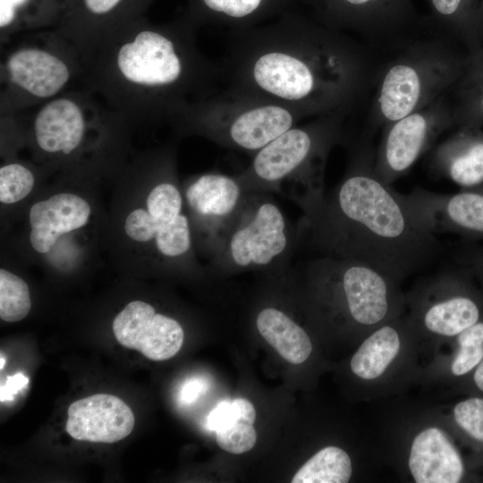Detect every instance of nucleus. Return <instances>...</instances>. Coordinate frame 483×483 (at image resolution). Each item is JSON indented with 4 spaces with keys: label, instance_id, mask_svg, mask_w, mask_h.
Masks as SVG:
<instances>
[{
    "label": "nucleus",
    "instance_id": "nucleus-40",
    "mask_svg": "<svg viewBox=\"0 0 483 483\" xmlns=\"http://www.w3.org/2000/svg\"><path fill=\"white\" fill-rule=\"evenodd\" d=\"M472 380L475 386L483 393V360L474 369Z\"/></svg>",
    "mask_w": 483,
    "mask_h": 483
},
{
    "label": "nucleus",
    "instance_id": "nucleus-1",
    "mask_svg": "<svg viewBox=\"0 0 483 483\" xmlns=\"http://www.w3.org/2000/svg\"><path fill=\"white\" fill-rule=\"evenodd\" d=\"M236 32L224 66L229 91L316 117L348 110L364 89L367 58L340 30L287 21Z\"/></svg>",
    "mask_w": 483,
    "mask_h": 483
},
{
    "label": "nucleus",
    "instance_id": "nucleus-12",
    "mask_svg": "<svg viewBox=\"0 0 483 483\" xmlns=\"http://www.w3.org/2000/svg\"><path fill=\"white\" fill-rule=\"evenodd\" d=\"M268 193H248L236 218L209 258L219 270H265L288 265L298 243Z\"/></svg>",
    "mask_w": 483,
    "mask_h": 483
},
{
    "label": "nucleus",
    "instance_id": "nucleus-11",
    "mask_svg": "<svg viewBox=\"0 0 483 483\" xmlns=\"http://www.w3.org/2000/svg\"><path fill=\"white\" fill-rule=\"evenodd\" d=\"M306 118L296 109L226 90L192 104L174 126L181 133L255 154Z\"/></svg>",
    "mask_w": 483,
    "mask_h": 483
},
{
    "label": "nucleus",
    "instance_id": "nucleus-30",
    "mask_svg": "<svg viewBox=\"0 0 483 483\" xmlns=\"http://www.w3.org/2000/svg\"><path fill=\"white\" fill-rule=\"evenodd\" d=\"M36 183L32 165L19 160L5 161L0 167V201L13 205L26 199Z\"/></svg>",
    "mask_w": 483,
    "mask_h": 483
},
{
    "label": "nucleus",
    "instance_id": "nucleus-24",
    "mask_svg": "<svg viewBox=\"0 0 483 483\" xmlns=\"http://www.w3.org/2000/svg\"><path fill=\"white\" fill-rule=\"evenodd\" d=\"M451 340L455 343L454 350L450 354L433 353L423 365L417 385L443 388L450 380L473 371L483 360V319L480 318Z\"/></svg>",
    "mask_w": 483,
    "mask_h": 483
},
{
    "label": "nucleus",
    "instance_id": "nucleus-20",
    "mask_svg": "<svg viewBox=\"0 0 483 483\" xmlns=\"http://www.w3.org/2000/svg\"><path fill=\"white\" fill-rule=\"evenodd\" d=\"M91 216L90 203L76 192L58 191L34 202L28 214L32 250L49 255L61 240L84 230Z\"/></svg>",
    "mask_w": 483,
    "mask_h": 483
},
{
    "label": "nucleus",
    "instance_id": "nucleus-5",
    "mask_svg": "<svg viewBox=\"0 0 483 483\" xmlns=\"http://www.w3.org/2000/svg\"><path fill=\"white\" fill-rule=\"evenodd\" d=\"M345 109L297 124L257 151L237 174L246 193L275 192L310 212L325 198V169L332 148L343 140Z\"/></svg>",
    "mask_w": 483,
    "mask_h": 483
},
{
    "label": "nucleus",
    "instance_id": "nucleus-4",
    "mask_svg": "<svg viewBox=\"0 0 483 483\" xmlns=\"http://www.w3.org/2000/svg\"><path fill=\"white\" fill-rule=\"evenodd\" d=\"M17 116L21 141L43 166L68 174L120 165L128 122L83 85Z\"/></svg>",
    "mask_w": 483,
    "mask_h": 483
},
{
    "label": "nucleus",
    "instance_id": "nucleus-6",
    "mask_svg": "<svg viewBox=\"0 0 483 483\" xmlns=\"http://www.w3.org/2000/svg\"><path fill=\"white\" fill-rule=\"evenodd\" d=\"M143 190L122 222L127 241L140 246L155 265L191 267L199 265L195 240L176 173L174 148L141 155L131 165Z\"/></svg>",
    "mask_w": 483,
    "mask_h": 483
},
{
    "label": "nucleus",
    "instance_id": "nucleus-26",
    "mask_svg": "<svg viewBox=\"0 0 483 483\" xmlns=\"http://www.w3.org/2000/svg\"><path fill=\"white\" fill-rule=\"evenodd\" d=\"M261 336L288 362L298 365L312 353V342L304 328L275 307L262 309L256 318Z\"/></svg>",
    "mask_w": 483,
    "mask_h": 483
},
{
    "label": "nucleus",
    "instance_id": "nucleus-27",
    "mask_svg": "<svg viewBox=\"0 0 483 483\" xmlns=\"http://www.w3.org/2000/svg\"><path fill=\"white\" fill-rule=\"evenodd\" d=\"M61 21L56 5L37 0H0V45L23 32L48 26L56 29Z\"/></svg>",
    "mask_w": 483,
    "mask_h": 483
},
{
    "label": "nucleus",
    "instance_id": "nucleus-36",
    "mask_svg": "<svg viewBox=\"0 0 483 483\" xmlns=\"http://www.w3.org/2000/svg\"><path fill=\"white\" fill-rule=\"evenodd\" d=\"M457 264L475 277L483 288V246H468L455 255Z\"/></svg>",
    "mask_w": 483,
    "mask_h": 483
},
{
    "label": "nucleus",
    "instance_id": "nucleus-18",
    "mask_svg": "<svg viewBox=\"0 0 483 483\" xmlns=\"http://www.w3.org/2000/svg\"><path fill=\"white\" fill-rule=\"evenodd\" d=\"M402 197L417 223L432 234L483 240V193L462 189L445 194L415 188Z\"/></svg>",
    "mask_w": 483,
    "mask_h": 483
},
{
    "label": "nucleus",
    "instance_id": "nucleus-7",
    "mask_svg": "<svg viewBox=\"0 0 483 483\" xmlns=\"http://www.w3.org/2000/svg\"><path fill=\"white\" fill-rule=\"evenodd\" d=\"M79 48L57 29L23 32L1 45L0 114H20L82 85Z\"/></svg>",
    "mask_w": 483,
    "mask_h": 483
},
{
    "label": "nucleus",
    "instance_id": "nucleus-8",
    "mask_svg": "<svg viewBox=\"0 0 483 483\" xmlns=\"http://www.w3.org/2000/svg\"><path fill=\"white\" fill-rule=\"evenodd\" d=\"M318 309L363 340L373 330L405 313L400 283L364 263L318 256L305 263Z\"/></svg>",
    "mask_w": 483,
    "mask_h": 483
},
{
    "label": "nucleus",
    "instance_id": "nucleus-16",
    "mask_svg": "<svg viewBox=\"0 0 483 483\" xmlns=\"http://www.w3.org/2000/svg\"><path fill=\"white\" fill-rule=\"evenodd\" d=\"M182 187L196 247L210 258L248 193L236 175L215 172L195 175Z\"/></svg>",
    "mask_w": 483,
    "mask_h": 483
},
{
    "label": "nucleus",
    "instance_id": "nucleus-38",
    "mask_svg": "<svg viewBox=\"0 0 483 483\" xmlns=\"http://www.w3.org/2000/svg\"><path fill=\"white\" fill-rule=\"evenodd\" d=\"M29 379L21 373L8 377L5 383L1 386V402L12 401L14 395L28 384Z\"/></svg>",
    "mask_w": 483,
    "mask_h": 483
},
{
    "label": "nucleus",
    "instance_id": "nucleus-34",
    "mask_svg": "<svg viewBox=\"0 0 483 483\" xmlns=\"http://www.w3.org/2000/svg\"><path fill=\"white\" fill-rule=\"evenodd\" d=\"M255 419L256 411L253 404L244 398H236L219 402L209 412L207 425L210 430L216 432L238 421L254 424Z\"/></svg>",
    "mask_w": 483,
    "mask_h": 483
},
{
    "label": "nucleus",
    "instance_id": "nucleus-39",
    "mask_svg": "<svg viewBox=\"0 0 483 483\" xmlns=\"http://www.w3.org/2000/svg\"><path fill=\"white\" fill-rule=\"evenodd\" d=\"M207 388L204 380H189L182 387L180 397L182 402L190 403L194 402Z\"/></svg>",
    "mask_w": 483,
    "mask_h": 483
},
{
    "label": "nucleus",
    "instance_id": "nucleus-3",
    "mask_svg": "<svg viewBox=\"0 0 483 483\" xmlns=\"http://www.w3.org/2000/svg\"><path fill=\"white\" fill-rule=\"evenodd\" d=\"M367 141L353 146L342 180L303 215L298 241L318 256L356 260L401 283L433 263L442 245L376 174Z\"/></svg>",
    "mask_w": 483,
    "mask_h": 483
},
{
    "label": "nucleus",
    "instance_id": "nucleus-13",
    "mask_svg": "<svg viewBox=\"0 0 483 483\" xmlns=\"http://www.w3.org/2000/svg\"><path fill=\"white\" fill-rule=\"evenodd\" d=\"M423 353L422 343L404 313L361 340L348 366L365 399L385 400L418 384Z\"/></svg>",
    "mask_w": 483,
    "mask_h": 483
},
{
    "label": "nucleus",
    "instance_id": "nucleus-21",
    "mask_svg": "<svg viewBox=\"0 0 483 483\" xmlns=\"http://www.w3.org/2000/svg\"><path fill=\"white\" fill-rule=\"evenodd\" d=\"M66 432L75 440L111 444L128 436L135 423L131 408L120 398L97 394L68 408Z\"/></svg>",
    "mask_w": 483,
    "mask_h": 483
},
{
    "label": "nucleus",
    "instance_id": "nucleus-19",
    "mask_svg": "<svg viewBox=\"0 0 483 483\" xmlns=\"http://www.w3.org/2000/svg\"><path fill=\"white\" fill-rule=\"evenodd\" d=\"M112 330L121 345L157 361L174 357L184 340L182 326L176 319L139 300L130 301L115 316Z\"/></svg>",
    "mask_w": 483,
    "mask_h": 483
},
{
    "label": "nucleus",
    "instance_id": "nucleus-14",
    "mask_svg": "<svg viewBox=\"0 0 483 483\" xmlns=\"http://www.w3.org/2000/svg\"><path fill=\"white\" fill-rule=\"evenodd\" d=\"M470 277L462 267L443 271L419 281L405 292V314L425 353L432 355L482 318V299Z\"/></svg>",
    "mask_w": 483,
    "mask_h": 483
},
{
    "label": "nucleus",
    "instance_id": "nucleus-23",
    "mask_svg": "<svg viewBox=\"0 0 483 483\" xmlns=\"http://www.w3.org/2000/svg\"><path fill=\"white\" fill-rule=\"evenodd\" d=\"M134 0H77L58 28L81 52L106 33L135 20Z\"/></svg>",
    "mask_w": 483,
    "mask_h": 483
},
{
    "label": "nucleus",
    "instance_id": "nucleus-2",
    "mask_svg": "<svg viewBox=\"0 0 483 483\" xmlns=\"http://www.w3.org/2000/svg\"><path fill=\"white\" fill-rule=\"evenodd\" d=\"M82 85L130 125H172L211 95L218 67L199 50L187 24L154 26L135 19L81 52Z\"/></svg>",
    "mask_w": 483,
    "mask_h": 483
},
{
    "label": "nucleus",
    "instance_id": "nucleus-31",
    "mask_svg": "<svg viewBox=\"0 0 483 483\" xmlns=\"http://www.w3.org/2000/svg\"><path fill=\"white\" fill-rule=\"evenodd\" d=\"M210 19L231 22L239 28L265 11L267 0H198Z\"/></svg>",
    "mask_w": 483,
    "mask_h": 483
},
{
    "label": "nucleus",
    "instance_id": "nucleus-35",
    "mask_svg": "<svg viewBox=\"0 0 483 483\" xmlns=\"http://www.w3.org/2000/svg\"><path fill=\"white\" fill-rule=\"evenodd\" d=\"M217 445L225 451L239 454L250 451L257 442L253 424L238 421L216 431Z\"/></svg>",
    "mask_w": 483,
    "mask_h": 483
},
{
    "label": "nucleus",
    "instance_id": "nucleus-29",
    "mask_svg": "<svg viewBox=\"0 0 483 483\" xmlns=\"http://www.w3.org/2000/svg\"><path fill=\"white\" fill-rule=\"evenodd\" d=\"M31 309L30 292L19 275L0 269V318L5 322H18L27 317Z\"/></svg>",
    "mask_w": 483,
    "mask_h": 483
},
{
    "label": "nucleus",
    "instance_id": "nucleus-33",
    "mask_svg": "<svg viewBox=\"0 0 483 483\" xmlns=\"http://www.w3.org/2000/svg\"><path fill=\"white\" fill-rule=\"evenodd\" d=\"M445 413L453 428L462 431L470 439L483 444L482 397H470L459 401L450 408L448 413Z\"/></svg>",
    "mask_w": 483,
    "mask_h": 483
},
{
    "label": "nucleus",
    "instance_id": "nucleus-25",
    "mask_svg": "<svg viewBox=\"0 0 483 483\" xmlns=\"http://www.w3.org/2000/svg\"><path fill=\"white\" fill-rule=\"evenodd\" d=\"M432 22L458 38L468 53L483 47V0H428Z\"/></svg>",
    "mask_w": 483,
    "mask_h": 483
},
{
    "label": "nucleus",
    "instance_id": "nucleus-41",
    "mask_svg": "<svg viewBox=\"0 0 483 483\" xmlns=\"http://www.w3.org/2000/svg\"><path fill=\"white\" fill-rule=\"evenodd\" d=\"M463 190H465V189H463ZM468 190L483 193V184L479 186V187L472 188V189H468Z\"/></svg>",
    "mask_w": 483,
    "mask_h": 483
},
{
    "label": "nucleus",
    "instance_id": "nucleus-17",
    "mask_svg": "<svg viewBox=\"0 0 483 483\" xmlns=\"http://www.w3.org/2000/svg\"><path fill=\"white\" fill-rule=\"evenodd\" d=\"M323 25L369 38L394 37L414 26L411 0H311Z\"/></svg>",
    "mask_w": 483,
    "mask_h": 483
},
{
    "label": "nucleus",
    "instance_id": "nucleus-22",
    "mask_svg": "<svg viewBox=\"0 0 483 483\" xmlns=\"http://www.w3.org/2000/svg\"><path fill=\"white\" fill-rule=\"evenodd\" d=\"M432 171L462 189L483 184V130L463 125L440 142L430 158Z\"/></svg>",
    "mask_w": 483,
    "mask_h": 483
},
{
    "label": "nucleus",
    "instance_id": "nucleus-37",
    "mask_svg": "<svg viewBox=\"0 0 483 483\" xmlns=\"http://www.w3.org/2000/svg\"><path fill=\"white\" fill-rule=\"evenodd\" d=\"M483 81V47L468 53L463 74L458 82Z\"/></svg>",
    "mask_w": 483,
    "mask_h": 483
},
{
    "label": "nucleus",
    "instance_id": "nucleus-15",
    "mask_svg": "<svg viewBox=\"0 0 483 483\" xmlns=\"http://www.w3.org/2000/svg\"><path fill=\"white\" fill-rule=\"evenodd\" d=\"M453 127V105L445 95L386 125L374 155L376 174L391 185L411 169L444 131Z\"/></svg>",
    "mask_w": 483,
    "mask_h": 483
},
{
    "label": "nucleus",
    "instance_id": "nucleus-10",
    "mask_svg": "<svg viewBox=\"0 0 483 483\" xmlns=\"http://www.w3.org/2000/svg\"><path fill=\"white\" fill-rule=\"evenodd\" d=\"M452 431L442 407H402L385 427L383 443L379 445L384 461L404 481L461 482L465 476V463Z\"/></svg>",
    "mask_w": 483,
    "mask_h": 483
},
{
    "label": "nucleus",
    "instance_id": "nucleus-42",
    "mask_svg": "<svg viewBox=\"0 0 483 483\" xmlns=\"http://www.w3.org/2000/svg\"><path fill=\"white\" fill-rule=\"evenodd\" d=\"M0 360H1V366H0V369H3V368H4V359L3 356H1Z\"/></svg>",
    "mask_w": 483,
    "mask_h": 483
},
{
    "label": "nucleus",
    "instance_id": "nucleus-28",
    "mask_svg": "<svg viewBox=\"0 0 483 483\" xmlns=\"http://www.w3.org/2000/svg\"><path fill=\"white\" fill-rule=\"evenodd\" d=\"M354 472L352 458L347 451L326 445L317 451L297 470L292 483H347Z\"/></svg>",
    "mask_w": 483,
    "mask_h": 483
},
{
    "label": "nucleus",
    "instance_id": "nucleus-9",
    "mask_svg": "<svg viewBox=\"0 0 483 483\" xmlns=\"http://www.w3.org/2000/svg\"><path fill=\"white\" fill-rule=\"evenodd\" d=\"M468 53L441 39L415 42L381 72L369 117L377 130L422 109L454 88Z\"/></svg>",
    "mask_w": 483,
    "mask_h": 483
},
{
    "label": "nucleus",
    "instance_id": "nucleus-32",
    "mask_svg": "<svg viewBox=\"0 0 483 483\" xmlns=\"http://www.w3.org/2000/svg\"><path fill=\"white\" fill-rule=\"evenodd\" d=\"M455 89L456 102L453 105L454 127L483 125V81L458 82Z\"/></svg>",
    "mask_w": 483,
    "mask_h": 483
}]
</instances>
